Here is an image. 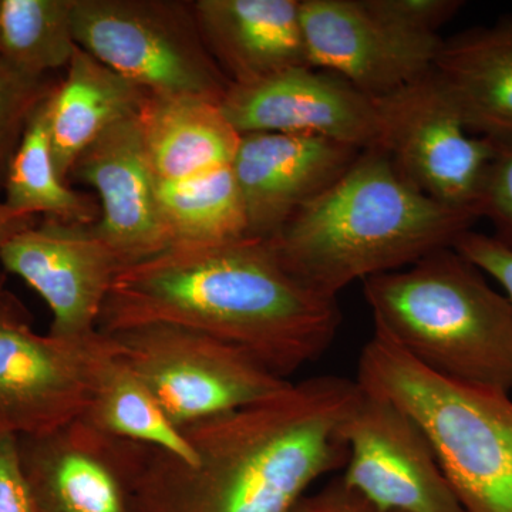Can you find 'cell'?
Masks as SVG:
<instances>
[{"label":"cell","instance_id":"cell-1","mask_svg":"<svg viewBox=\"0 0 512 512\" xmlns=\"http://www.w3.org/2000/svg\"><path fill=\"white\" fill-rule=\"evenodd\" d=\"M338 298L291 274L265 239L175 244L124 266L99 320L104 335L167 323L220 339L276 376L318 360L332 345Z\"/></svg>","mask_w":512,"mask_h":512},{"label":"cell","instance_id":"cell-2","mask_svg":"<svg viewBox=\"0 0 512 512\" xmlns=\"http://www.w3.org/2000/svg\"><path fill=\"white\" fill-rule=\"evenodd\" d=\"M357 393L356 380L316 376L187 427L194 463L154 448L140 512H291L313 483L345 467Z\"/></svg>","mask_w":512,"mask_h":512},{"label":"cell","instance_id":"cell-3","mask_svg":"<svg viewBox=\"0 0 512 512\" xmlns=\"http://www.w3.org/2000/svg\"><path fill=\"white\" fill-rule=\"evenodd\" d=\"M477 220L473 212L454 210L421 192L386 151L373 147L269 242L291 274L338 298L353 282L454 247Z\"/></svg>","mask_w":512,"mask_h":512},{"label":"cell","instance_id":"cell-4","mask_svg":"<svg viewBox=\"0 0 512 512\" xmlns=\"http://www.w3.org/2000/svg\"><path fill=\"white\" fill-rule=\"evenodd\" d=\"M375 332L437 376L512 392V309L453 247L367 278Z\"/></svg>","mask_w":512,"mask_h":512},{"label":"cell","instance_id":"cell-5","mask_svg":"<svg viewBox=\"0 0 512 512\" xmlns=\"http://www.w3.org/2000/svg\"><path fill=\"white\" fill-rule=\"evenodd\" d=\"M356 382L419 424L464 511L512 512L510 393L437 376L377 332Z\"/></svg>","mask_w":512,"mask_h":512},{"label":"cell","instance_id":"cell-6","mask_svg":"<svg viewBox=\"0 0 512 512\" xmlns=\"http://www.w3.org/2000/svg\"><path fill=\"white\" fill-rule=\"evenodd\" d=\"M73 28L77 46L150 94L221 104L231 87L192 2L74 0Z\"/></svg>","mask_w":512,"mask_h":512},{"label":"cell","instance_id":"cell-7","mask_svg":"<svg viewBox=\"0 0 512 512\" xmlns=\"http://www.w3.org/2000/svg\"><path fill=\"white\" fill-rule=\"evenodd\" d=\"M109 336L181 431L278 396L292 383L244 350L183 326L151 323Z\"/></svg>","mask_w":512,"mask_h":512},{"label":"cell","instance_id":"cell-8","mask_svg":"<svg viewBox=\"0 0 512 512\" xmlns=\"http://www.w3.org/2000/svg\"><path fill=\"white\" fill-rule=\"evenodd\" d=\"M109 335H39L13 293L0 286V436H35L80 419Z\"/></svg>","mask_w":512,"mask_h":512},{"label":"cell","instance_id":"cell-9","mask_svg":"<svg viewBox=\"0 0 512 512\" xmlns=\"http://www.w3.org/2000/svg\"><path fill=\"white\" fill-rule=\"evenodd\" d=\"M375 100L377 147L403 177L434 201L481 218V195L497 146L467 130L433 70Z\"/></svg>","mask_w":512,"mask_h":512},{"label":"cell","instance_id":"cell-10","mask_svg":"<svg viewBox=\"0 0 512 512\" xmlns=\"http://www.w3.org/2000/svg\"><path fill=\"white\" fill-rule=\"evenodd\" d=\"M359 384V383H357ZM342 483L382 512H466L413 417L359 384L345 421Z\"/></svg>","mask_w":512,"mask_h":512},{"label":"cell","instance_id":"cell-11","mask_svg":"<svg viewBox=\"0 0 512 512\" xmlns=\"http://www.w3.org/2000/svg\"><path fill=\"white\" fill-rule=\"evenodd\" d=\"M154 447L93 429L82 419L18 437L20 466L40 512H140Z\"/></svg>","mask_w":512,"mask_h":512},{"label":"cell","instance_id":"cell-12","mask_svg":"<svg viewBox=\"0 0 512 512\" xmlns=\"http://www.w3.org/2000/svg\"><path fill=\"white\" fill-rule=\"evenodd\" d=\"M0 268L19 276L47 303L49 335L84 339L99 332L101 311L121 266L94 224L45 218L8 242Z\"/></svg>","mask_w":512,"mask_h":512},{"label":"cell","instance_id":"cell-13","mask_svg":"<svg viewBox=\"0 0 512 512\" xmlns=\"http://www.w3.org/2000/svg\"><path fill=\"white\" fill-rule=\"evenodd\" d=\"M220 107L241 136L299 134L360 150L379 143L376 100L338 74L309 66L293 67L258 83L231 84Z\"/></svg>","mask_w":512,"mask_h":512},{"label":"cell","instance_id":"cell-14","mask_svg":"<svg viewBox=\"0 0 512 512\" xmlns=\"http://www.w3.org/2000/svg\"><path fill=\"white\" fill-rule=\"evenodd\" d=\"M301 23L309 66L338 74L372 99L429 74L443 42L387 25L362 0H301Z\"/></svg>","mask_w":512,"mask_h":512},{"label":"cell","instance_id":"cell-15","mask_svg":"<svg viewBox=\"0 0 512 512\" xmlns=\"http://www.w3.org/2000/svg\"><path fill=\"white\" fill-rule=\"evenodd\" d=\"M67 183L89 185L99 195L100 217L94 229L121 268L173 247L137 114L101 134L77 158Z\"/></svg>","mask_w":512,"mask_h":512},{"label":"cell","instance_id":"cell-16","mask_svg":"<svg viewBox=\"0 0 512 512\" xmlns=\"http://www.w3.org/2000/svg\"><path fill=\"white\" fill-rule=\"evenodd\" d=\"M363 150L315 136H241L232 161L244 201L248 237L269 241L296 212L352 167Z\"/></svg>","mask_w":512,"mask_h":512},{"label":"cell","instance_id":"cell-17","mask_svg":"<svg viewBox=\"0 0 512 512\" xmlns=\"http://www.w3.org/2000/svg\"><path fill=\"white\" fill-rule=\"evenodd\" d=\"M192 9L208 52L235 86L309 66L301 0H197Z\"/></svg>","mask_w":512,"mask_h":512},{"label":"cell","instance_id":"cell-18","mask_svg":"<svg viewBox=\"0 0 512 512\" xmlns=\"http://www.w3.org/2000/svg\"><path fill=\"white\" fill-rule=\"evenodd\" d=\"M433 73L471 134L512 146V16L443 40Z\"/></svg>","mask_w":512,"mask_h":512},{"label":"cell","instance_id":"cell-19","mask_svg":"<svg viewBox=\"0 0 512 512\" xmlns=\"http://www.w3.org/2000/svg\"><path fill=\"white\" fill-rule=\"evenodd\" d=\"M137 117L157 183L231 165L241 141L220 104L197 97L148 93Z\"/></svg>","mask_w":512,"mask_h":512},{"label":"cell","instance_id":"cell-20","mask_svg":"<svg viewBox=\"0 0 512 512\" xmlns=\"http://www.w3.org/2000/svg\"><path fill=\"white\" fill-rule=\"evenodd\" d=\"M66 69V79L50 96L49 133L57 174L69 184L77 158L114 124L136 116L148 92L82 47Z\"/></svg>","mask_w":512,"mask_h":512},{"label":"cell","instance_id":"cell-21","mask_svg":"<svg viewBox=\"0 0 512 512\" xmlns=\"http://www.w3.org/2000/svg\"><path fill=\"white\" fill-rule=\"evenodd\" d=\"M80 419L109 436L146 444L184 463L195 461L194 450L183 431L171 423L143 380L117 355L114 342L97 369Z\"/></svg>","mask_w":512,"mask_h":512},{"label":"cell","instance_id":"cell-22","mask_svg":"<svg viewBox=\"0 0 512 512\" xmlns=\"http://www.w3.org/2000/svg\"><path fill=\"white\" fill-rule=\"evenodd\" d=\"M50 96L33 113L10 161L3 201L18 214L30 217L45 215L72 224H96L100 217L96 202L70 188L57 174L50 146Z\"/></svg>","mask_w":512,"mask_h":512},{"label":"cell","instance_id":"cell-23","mask_svg":"<svg viewBox=\"0 0 512 512\" xmlns=\"http://www.w3.org/2000/svg\"><path fill=\"white\" fill-rule=\"evenodd\" d=\"M158 202L175 244H221L248 237L244 201L231 165L157 183Z\"/></svg>","mask_w":512,"mask_h":512},{"label":"cell","instance_id":"cell-24","mask_svg":"<svg viewBox=\"0 0 512 512\" xmlns=\"http://www.w3.org/2000/svg\"><path fill=\"white\" fill-rule=\"evenodd\" d=\"M74 0H0V59L33 76L69 66Z\"/></svg>","mask_w":512,"mask_h":512},{"label":"cell","instance_id":"cell-25","mask_svg":"<svg viewBox=\"0 0 512 512\" xmlns=\"http://www.w3.org/2000/svg\"><path fill=\"white\" fill-rule=\"evenodd\" d=\"M56 86L49 76H33L0 59V187L33 113Z\"/></svg>","mask_w":512,"mask_h":512},{"label":"cell","instance_id":"cell-26","mask_svg":"<svg viewBox=\"0 0 512 512\" xmlns=\"http://www.w3.org/2000/svg\"><path fill=\"white\" fill-rule=\"evenodd\" d=\"M363 6L387 25L414 36H439L441 26L463 8L460 0H362Z\"/></svg>","mask_w":512,"mask_h":512},{"label":"cell","instance_id":"cell-27","mask_svg":"<svg viewBox=\"0 0 512 512\" xmlns=\"http://www.w3.org/2000/svg\"><path fill=\"white\" fill-rule=\"evenodd\" d=\"M481 218L493 224V237L512 249V146H497L481 195Z\"/></svg>","mask_w":512,"mask_h":512},{"label":"cell","instance_id":"cell-28","mask_svg":"<svg viewBox=\"0 0 512 512\" xmlns=\"http://www.w3.org/2000/svg\"><path fill=\"white\" fill-rule=\"evenodd\" d=\"M453 248L504 289L512 309V249L473 229L461 234Z\"/></svg>","mask_w":512,"mask_h":512},{"label":"cell","instance_id":"cell-29","mask_svg":"<svg viewBox=\"0 0 512 512\" xmlns=\"http://www.w3.org/2000/svg\"><path fill=\"white\" fill-rule=\"evenodd\" d=\"M0 512H40L20 466L15 436H0Z\"/></svg>","mask_w":512,"mask_h":512},{"label":"cell","instance_id":"cell-30","mask_svg":"<svg viewBox=\"0 0 512 512\" xmlns=\"http://www.w3.org/2000/svg\"><path fill=\"white\" fill-rule=\"evenodd\" d=\"M291 512H382L349 490L340 478L316 493L306 494Z\"/></svg>","mask_w":512,"mask_h":512},{"label":"cell","instance_id":"cell-31","mask_svg":"<svg viewBox=\"0 0 512 512\" xmlns=\"http://www.w3.org/2000/svg\"><path fill=\"white\" fill-rule=\"evenodd\" d=\"M33 225H36V217L18 214L9 208L5 201L0 200V256L9 241H12L20 232L32 228ZM0 286H3L2 271H0Z\"/></svg>","mask_w":512,"mask_h":512}]
</instances>
